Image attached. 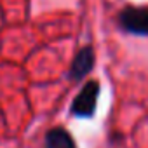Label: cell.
<instances>
[{"label": "cell", "mask_w": 148, "mask_h": 148, "mask_svg": "<svg viewBox=\"0 0 148 148\" xmlns=\"http://www.w3.org/2000/svg\"><path fill=\"white\" fill-rule=\"evenodd\" d=\"M92 61H94V54H92V51H91L89 47L82 49V51L77 54L75 61H73L71 75L75 77V79H80L82 75H86V73L92 68Z\"/></svg>", "instance_id": "3957f363"}, {"label": "cell", "mask_w": 148, "mask_h": 148, "mask_svg": "<svg viewBox=\"0 0 148 148\" xmlns=\"http://www.w3.org/2000/svg\"><path fill=\"white\" fill-rule=\"evenodd\" d=\"M120 23L131 33L148 35V9L129 7L120 14Z\"/></svg>", "instance_id": "7a4b0ae2"}, {"label": "cell", "mask_w": 148, "mask_h": 148, "mask_svg": "<svg viewBox=\"0 0 148 148\" xmlns=\"http://www.w3.org/2000/svg\"><path fill=\"white\" fill-rule=\"evenodd\" d=\"M98 94H99V86L98 82H89L84 86V89L80 91V94L73 101V113L80 115V117H91L94 113L96 108V101H98Z\"/></svg>", "instance_id": "6da1fadb"}, {"label": "cell", "mask_w": 148, "mask_h": 148, "mask_svg": "<svg viewBox=\"0 0 148 148\" xmlns=\"http://www.w3.org/2000/svg\"><path fill=\"white\" fill-rule=\"evenodd\" d=\"M45 143H47V148H75V143H73L71 136L63 129L49 131Z\"/></svg>", "instance_id": "277c9868"}]
</instances>
